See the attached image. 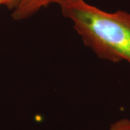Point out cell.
<instances>
[{
	"mask_svg": "<svg viewBox=\"0 0 130 130\" xmlns=\"http://www.w3.org/2000/svg\"><path fill=\"white\" fill-rule=\"evenodd\" d=\"M59 7L84 45L99 59L113 63L126 61L130 69V13L105 12L85 0H67Z\"/></svg>",
	"mask_w": 130,
	"mask_h": 130,
	"instance_id": "obj_1",
	"label": "cell"
},
{
	"mask_svg": "<svg viewBox=\"0 0 130 130\" xmlns=\"http://www.w3.org/2000/svg\"><path fill=\"white\" fill-rule=\"evenodd\" d=\"M67 0H22L18 7L13 10L12 17L14 20H23L46 8L51 4L60 5Z\"/></svg>",
	"mask_w": 130,
	"mask_h": 130,
	"instance_id": "obj_2",
	"label": "cell"
},
{
	"mask_svg": "<svg viewBox=\"0 0 130 130\" xmlns=\"http://www.w3.org/2000/svg\"><path fill=\"white\" fill-rule=\"evenodd\" d=\"M109 130H130V119H121L113 123Z\"/></svg>",
	"mask_w": 130,
	"mask_h": 130,
	"instance_id": "obj_3",
	"label": "cell"
},
{
	"mask_svg": "<svg viewBox=\"0 0 130 130\" xmlns=\"http://www.w3.org/2000/svg\"><path fill=\"white\" fill-rule=\"evenodd\" d=\"M22 0H0V5H4L11 10L15 9Z\"/></svg>",
	"mask_w": 130,
	"mask_h": 130,
	"instance_id": "obj_4",
	"label": "cell"
}]
</instances>
